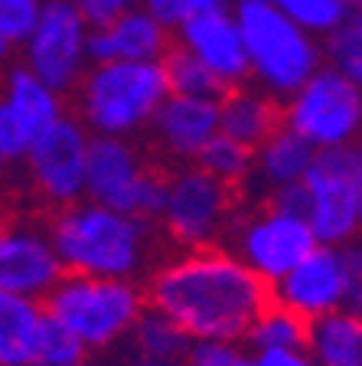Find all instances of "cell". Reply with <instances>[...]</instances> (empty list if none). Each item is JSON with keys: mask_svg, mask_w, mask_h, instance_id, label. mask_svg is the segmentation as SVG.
<instances>
[{"mask_svg": "<svg viewBox=\"0 0 362 366\" xmlns=\"http://www.w3.org/2000/svg\"><path fill=\"white\" fill-rule=\"evenodd\" d=\"M147 307L189 337V343H241L271 305L264 285L232 249H183L160 262L144 285Z\"/></svg>", "mask_w": 362, "mask_h": 366, "instance_id": "obj_1", "label": "cell"}, {"mask_svg": "<svg viewBox=\"0 0 362 366\" xmlns=\"http://www.w3.org/2000/svg\"><path fill=\"white\" fill-rule=\"evenodd\" d=\"M49 239L62 272L91 274V278L137 282L154 252L151 222L91 199L62 206L49 226Z\"/></svg>", "mask_w": 362, "mask_h": 366, "instance_id": "obj_2", "label": "cell"}, {"mask_svg": "<svg viewBox=\"0 0 362 366\" xmlns=\"http://www.w3.org/2000/svg\"><path fill=\"white\" fill-rule=\"evenodd\" d=\"M43 311L89 353H105L131 337L134 324L147 311V295L144 285L128 278L62 274L43 297Z\"/></svg>", "mask_w": 362, "mask_h": 366, "instance_id": "obj_3", "label": "cell"}, {"mask_svg": "<svg viewBox=\"0 0 362 366\" xmlns=\"http://www.w3.org/2000/svg\"><path fill=\"white\" fill-rule=\"evenodd\" d=\"M79 114L91 137H134L151 128L170 95L160 62H91L76 85Z\"/></svg>", "mask_w": 362, "mask_h": 366, "instance_id": "obj_4", "label": "cell"}, {"mask_svg": "<svg viewBox=\"0 0 362 366\" xmlns=\"http://www.w3.org/2000/svg\"><path fill=\"white\" fill-rule=\"evenodd\" d=\"M255 89L284 102L323 66V43L287 20L274 0H238L232 7Z\"/></svg>", "mask_w": 362, "mask_h": 366, "instance_id": "obj_5", "label": "cell"}, {"mask_svg": "<svg viewBox=\"0 0 362 366\" xmlns=\"http://www.w3.org/2000/svg\"><path fill=\"white\" fill-rule=\"evenodd\" d=\"M359 147L317 151L307 177L291 193L317 245L346 249L349 242L359 239Z\"/></svg>", "mask_w": 362, "mask_h": 366, "instance_id": "obj_6", "label": "cell"}, {"mask_svg": "<svg viewBox=\"0 0 362 366\" xmlns=\"http://www.w3.org/2000/svg\"><path fill=\"white\" fill-rule=\"evenodd\" d=\"M281 124L313 151H340L362 141V92L330 62L294 89L281 105Z\"/></svg>", "mask_w": 362, "mask_h": 366, "instance_id": "obj_7", "label": "cell"}, {"mask_svg": "<svg viewBox=\"0 0 362 366\" xmlns=\"http://www.w3.org/2000/svg\"><path fill=\"white\" fill-rule=\"evenodd\" d=\"M228 236H232V252L264 285H278L303 255L317 249V239L291 193L271 197L241 219L235 216Z\"/></svg>", "mask_w": 362, "mask_h": 366, "instance_id": "obj_8", "label": "cell"}, {"mask_svg": "<svg viewBox=\"0 0 362 366\" xmlns=\"http://www.w3.org/2000/svg\"><path fill=\"white\" fill-rule=\"evenodd\" d=\"M164 232L180 249L219 245L235 222V190L189 164L164 177V199L157 213Z\"/></svg>", "mask_w": 362, "mask_h": 366, "instance_id": "obj_9", "label": "cell"}, {"mask_svg": "<svg viewBox=\"0 0 362 366\" xmlns=\"http://www.w3.org/2000/svg\"><path fill=\"white\" fill-rule=\"evenodd\" d=\"M91 23L76 0H39V14L23 36V69H30L49 89L69 92L82 82L91 66Z\"/></svg>", "mask_w": 362, "mask_h": 366, "instance_id": "obj_10", "label": "cell"}, {"mask_svg": "<svg viewBox=\"0 0 362 366\" xmlns=\"http://www.w3.org/2000/svg\"><path fill=\"white\" fill-rule=\"evenodd\" d=\"M85 199L137 219H157L164 177L144 160L128 137H91Z\"/></svg>", "mask_w": 362, "mask_h": 366, "instance_id": "obj_11", "label": "cell"}, {"mask_svg": "<svg viewBox=\"0 0 362 366\" xmlns=\"http://www.w3.org/2000/svg\"><path fill=\"white\" fill-rule=\"evenodd\" d=\"M91 134L82 122L62 114L56 124L26 147L23 164L30 174L33 190L49 206H72L85 199V170H89Z\"/></svg>", "mask_w": 362, "mask_h": 366, "instance_id": "obj_12", "label": "cell"}, {"mask_svg": "<svg viewBox=\"0 0 362 366\" xmlns=\"http://www.w3.org/2000/svg\"><path fill=\"white\" fill-rule=\"evenodd\" d=\"M62 114V92L49 89L30 69H10L0 82V147L7 164L23 160L26 147Z\"/></svg>", "mask_w": 362, "mask_h": 366, "instance_id": "obj_13", "label": "cell"}, {"mask_svg": "<svg viewBox=\"0 0 362 366\" xmlns=\"http://www.w3.org/2000/svg\"><path fill=\"white\" fill-rule=\"evenodd\" d=\"M346 288V252L336 245H317L278 285H271V301H278L281 307L294 311L297 317L310 324V320L326 317L333 311H343Z\"/></svg>", "mask_w": 362, "mask_h": 366, "instance_id": "obj_14", "label": "cell"}, {"mask_svg": "<svg viewBox=\"0 0 362 366\" xmlns=\"http://www.w3.org/2000/svg\"><path fill=\"white\" fill-rule=\"evenodd\" d=\"M49 229L33 222L0 219V291L43 301L62 278Z\"/></svg>", "mask_w": 362, "mask_h": 366, "instance_id": "obj_15", "label": "cell"}, {"mask_svg": "<svg viewBox=\"0 0 362 366\" xmlns=\"http://www.w3.org/2000/svg\"><path fill=\"white\" fill-rule=\"evenodd\" d=\"M176 46L193 59H199L209 69L216 82L226 89H238L248 79V59H245V43H241V30L235 23L232 7L212 10L196 20L183 23L176 30Z\"/></svg>", "mask_w": 362, "mask_h": 366, "instance_id": "obj_16", "label": "cell"}, {"mask_svg": "<svg viewBox=\"0 0 362 366\" xmlns=\"http://www.w3.org/2000/svg\"><path fill=\"white\" fill-rule=\"evenodd\" d=\"M170 49V30L141 4L95 23L89 36L91 62H160Z\"/></svg>", "mask_w": 362, "mask_h": 366, "instance_id": "obj_17", "label": "cell"}, {"mask_svg": "<svg viewBox=\"0 0 362 366\" xmlns=\"http://www.w3.org/2000/svg\"><path fill=\"white\" fill-rule=\"evenodd\" d=\"M151 131L170 157L193 164L203 147L219 134V99H193V95H166L154 114Z\"/></svg>", "mask_w": 362, "mask_h": 366, "instance_id": "obj_18", "label": "cell"}, {"mask_svg": "<svg viewBox=\"0 0 362 366\" xmlns=\"http://www.w3.org/2000/svg\"><path fill=\"white\" fill-rule=\"evenodd\" d=\"M317 151L297 137L294 131H287L281 124L274 134H268L261 144L255 147V167L251 177L261 183V190H268L271 197H284L294 193L301 187V180L307 177L310 164H313Z\"/></svg>", "mask_w": 362, "mask_h": 366, "instance_id": "obj_19", "label": "cell"}, {"mask_svg": "<svg viewBox=\"0 0 362 366\" xmlns=\"http://www.w3.org/2000/svg\"><path fill=\"white\" fill-rule=\"evenodd\" d=\"M281 128V102L261 89H226L219 95V134L255 151L268 134Z\"/></svg>", "mask_w": 362, "mask_h": 366, "instance_id": "obj_20", "label": "cell"}, {"mask_svg": "<svg viewBox=\"0 0 362 366\" xmlns=\"http://www.w3.org/2000/svg\"><path fill=\"white\" fill-rule=\"evenodd\" d=\"M43 327V301L0 291V366H30Z\"/></svg>", "mask_w": 362, "mask_h": 366, "instance_id": "obj_21", "label": "cell"}, {"mask_svg": "<svg viewBox=\"0 0 362 366\" xmlns=\"http://www.w3.org/2000/svg\"><path fill=\"white\" fill-rule=\"evenodd\" d=\"M303 347L320 366H362V317L343 307L310 320Z\"/></svg>", "mask_w": 362, "mask_h": 366, "instance_id": "obj_22", "label": "cell"}, {"mask_svg": "<svg viewBox=\"0 0 362 366\" xmlns=\"http://www.w3.org/2000/svg\"><path fill=\"white\" fill-rule=\"evenodd\" d=\"M245 347L251 353H281V350H297L307 343V320L297 317L294 311L281 307L278 301L264 307L255 317V324L245 334Z\"/></svg>", "mask_w": 362, "mask_h": 366, "instance_id": "obj_23", "label": "cell"}, {"mask_svg": "<svg viewBox=\"0 0 362 366\" xmlns=\"http://www.w3.org/2000/svg\"><path fill=\"white\" fill-rule=\"evenodd\" d=\"M128 343L131 353H134V363H141V360H176V357H189V350H193L189 337L176 324H170L157 311H151V307L134 324Z\"/></svg>", "mask_w": 362, "mask_h": 366, "instance_id": "obj_24", "label": "cell"}, {"mask_svg": "<svg viewBox=\"0 0 362 366\" xmlns=\"http://www.w3.org/2000/svg\"><path fill=\"white\" fill-rule=\"evenodd\" d=\"M203 174H209L212 180H219L228 190H238L251 180V167H255V151L226 134H216L209 144L203 147L196 160H193Z\"/></svg>", "mask_w": 362, "mask_h": 366, "instance_id": "obj_25", "label": "cell"}, {"mask_svg": "<svg viewBox=\"0 0 362 366\" xmlns=\"http://www.w3.org/2000/svg\"><path fill=\"white\" fill-rule=\"evenodd\" d=\"M287 20L310 33L313 39H326L353 16L346 0H274Z\"/></svg>", "mask_w": 362, "mask_h": 366, "instance_id": "obj_26", "label": "cell"}, {"mask_svg": "<svg viewBox=\"0 0 362 366\" xmlns=\"http://www.w3.org/2000/svg\"><path fill=\"white\" fill-rule=\"evenodd\" d=\"M164 72L170 95H193V99H219L222 95V85L216 82V76L199 59L183 53L180 46L164 56Z\"/></svg>", "mask_w": 362, "mask_h": 366, "instance_id": "obj_27", "label": "cell"}, {"mask_svg": "<svg viewBox=\"0 0 362 366\" xmlns=\"http://www.w3.org/2000/svg\"><path fill=\"white\" fill-rule=\"evenodd\" d=\"M89 357L91 353L85 350L76 337H69L66 330L56 327L53 320L46 317V327L39 334L30 366H89Z\"/></svg>", "mask_w": 362, "mask_h": 366, "instance_id": "obj_28", "label": "cell"}, {"mask_svg": "<svg viewBox=\"0 0 362 366\" xmlns=\"http://www.w3.org/2000/svg\"><path fill=\"white\" fill-rule=\"evenodd\" d=\"M323 59H330V66L340 69L346 79H353L362 92V36L356 33L353 20H346L333 36H326Z\"/></svg>", "mask_w": 362, "mask_h": 366, "instance_id": "obj_29", "label": "cell"}, {"mask_svg": "<svg viewBox=\"0 0 362 366\" xmlns=\"http://www.w3.org/2000/svg\"><path fill=\"white\" fill-rule=\"evenodd\" d=\"M141 7L151 16H157L170 33H176L183 23L196 20V16L232 7V0H141Z\"/></svg>", "mask_w": 362, "mask_h": 366, "instance_id": "obj_30", "label": "cell"}, {"mask_svg": "<svg viewBox=\"0 0 362 366\" xmlns=\"http://www.w3.org/2000/svg\"><path fill=\"white\" fill-rule=\"evenodd\" d=\"M189 366H261L258 353H251L245 343H193Z\"/></svg>", "mask_w": 362, "mask_h": 366, "instance_id": "obj_31", "label": "cell"}, {"mask_svg": "<svg viewBox=\"0 0 362 366\" xmlns=\"http://www.w3.org/2000/svg\"><path fill=\"white\" fill-rule=\"evenodd\" d=\"M39 14V0H0V30L14 46L23 43Z\"/></svg>", "mask_w": 362, "mask_h": 366, "instance_id": "obj_32", "label": "cell"}, {"mask_svg": "<svg viewBox=\"0 0 362 366\" xmlns=\"http://www.w3.org/2000/svg\"><path fill=\"white\" fill-rule=\"evenodd\" d=\"M346 274H349V288H346V307L362 317V239L349 242L346 249Z\"/></svg>", "mask_w": 362, "mask_h": 366, "instance_id": "obj_33", "label": "cell"}, {"mask_svg": "<svg viewBox=\"0 0 362 366\" xmlns=\"http://www.w3.org/2000/svg\"><path fill=\"white\" fill-rule=\"evenodd\" d=\"M134 4H141V0H76V7L85 14V20L95 26V23H105L111 20L114 14H121V10L134 7Z\"/></svg>", "mask_w": 362, "mask_h": 366, "instance_id": "obj_34", "label": "cell"}, {"mask_svg": "<svg viewBox=\"0 0 362 366\" xmlns=\"http://www.w3.org/2000/svg\"><path fill=\"white\" fill-rule=\"evenodd\" d=\"M261 366H320L317 360L307 353V347H297V350H281V353H258Z\"/></svg>", "mask_w": 362, "mask_h": 366, "instance_id": "obj_35", "label": "cell"}, {"mask_svg": "<svg viewBox=\"0 0 362 366\" xmlns=\"http://www.w3.org/2000/svg\"><path fill=\"white\" fill-rule=\"evenodd\" d=\"M134 366H189V357H176V360H141Z\"/></svg>", "mask_w": 362, "mask_h": 366, "instance_id": "obj_36", "label": "cell"}, {"mask_svg": "<svg viewBox=\"0 0 362 366\" xmlns=\"http://www.w3.org/2000/svg\"><path fill=\"white\" fill-rule=\"evenodd\" d=\"M10 53H14V43L7 39V33L0 30V62H7V59H10Z\"/></svg>", "mask_w": 362, "mask_h": 366, "instance_id": "obj_37", "label": "cell"}, {"mask_svg": "<svg viewBox=\"0 0 362 366\" xmlns=\"http://www.w3.org/2000/svg\"><path fill=\"white\" fill-rule=\"evenodd\" d=\"M349 20H353L356 33H359V36H362V14H353V16H349Z\"/></svg>", "mask_w": 362, "mask_h": 366, "instance_id": "obj_38", "label": "cell"}, {"mask_svg": "<svg viewBox=\"0 0 362 366\" xmlns=\"http://www.w3.org/2000/svg\"><path fill=\"white\" fill-rule=\"evenodd\" d=\"M349 4V10H353V14H362V0H346Z\"/></svg>", "mask_w": 362, "mask_h": 366, "instance_id": "obj_39", "label": "cell"}, {"mask_svg": "<svg viewBox=\"0 0 362 366\" xmlns=\"http://www.w3.org/2000/svg\"><path fill=\"white\" fill-rule=\"evenodd\" d=\"M359 226H362V167H359Z\"/></svg>", "mask_w": 362, "mask_h": 366, "instance_id": "obj_40", "label": "cell"}, {"mask_svg": "<svg viewBox=\"0 0 362 366\" xmlns=\"http://www.w3.org/2000/svg\"><path fill=\"white\" fill-rule=\"evenodd\" d=\"M7 167H10V164H7V157H4V147H0V174H4Z\"/></svg>", "mask_w": 362, "mask_h": 366, "instance_id": "obj_41", "label": "cell"}, {"mask_svg": "<svg viewBox=\"0 0 362 366\" xmlns=\"http://www.w3.org/2000/svg\"><path fill=\"white\" fill-rule=\"evenodd\" d=\"M111 366H118V363H111Z\"/></svg>", "mask_w": 362, "mask_h": 366, "instance_id": "obj_42", "label": "cell"}]
</instances>
